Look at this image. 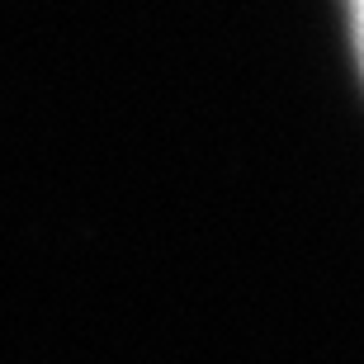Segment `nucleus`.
<instances>
[{
	"instance_id": "nucleus-1",
	"label": "nucleus",
	"mask_w": 364,
	"mask_h": 364,
	"mask_svg": "<svg viewBox=\"0 0 364 364\" xmlns=\"http://www.w3.org/2000/svg\"><path fill=\"white\" fill-rule=\"evenodd\" d=\"M350 28H355V53H360V71H364V0H350Z\"/></svg>"
}]
</instances>
